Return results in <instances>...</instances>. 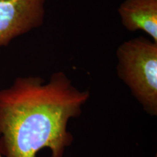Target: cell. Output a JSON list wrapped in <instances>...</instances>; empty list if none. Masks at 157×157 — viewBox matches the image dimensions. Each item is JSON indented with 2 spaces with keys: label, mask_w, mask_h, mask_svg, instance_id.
<instances>
[{
  "label": "cell",
  "mask_w": 157,
  "mask_h": 157,
  "mask_svg": "<svg viewBox=\"0 0 157 157\" xmlns=\"http://www.w3.org/2000/svg\"><path fill=\"white\" fill-rule=\"evenodd\" d=\"M118 75L146 111L157 112V43L144 36L118 47Z\"/></svg>",
  "instance_id": "2"
},
{
  "label": "cell",
  "mask_w": 157,
  "mask_h": 157,
  "mask_svg": "<svg viewBox=\"0 0 157 157\" xmlns=\"http://www.w3.org/2000/svg\"><path fill=\"white\" fill-rule=\"evenodd\" d=\"M118 13L127 30L144 31L157 43V0H124Z\"/></svg>",
  "instance_id": "4"
},
{
  "label": "cell",
  "mask_w": 157,
  "mask_h": 157,
  "mask_svg": "<svg viewBox=\"0 0 157 157\" xmlns=\"http://www.w3.org/2000/svg\"><path fill=\"white\" fill-rule=\"evenodd\" d=\"M46 0H0V48L44 23Z\"/></svg>",
  "instance_id": "3"
},
{
  "label": "cell",
  "mask_w": 157,
  "mask_h": 157,
  "mask_svg": "<svg viewBox=\"0 0 157 157\" xmlns=\"http://www.w3.org/2000/svg\"><path fill=\"white\" fill-rule=\"evenodd\" d=\"M0 157H3V156H2V155L1 153H0Z\"/></svg>",
  "instance_id": "5"
},
{
  "label": "cell",
  "mask_w": 157,
  "mask_h": 157,
  "mask_svg": "<svg viewBox=\"0 0 157 157\" xmlns=\"http://www.w3.org/2000/svg\"><path fill=\"white\" fill-rule=\"evenodd\" d=\"M68 76L57 72L45 82L38 76L17 78L0 90V153L5 157H36L48 148L52 157H63L73 141L67 131L89 98Z\"/></svg>",
  "instance_id": "1"
}]
</instances>
